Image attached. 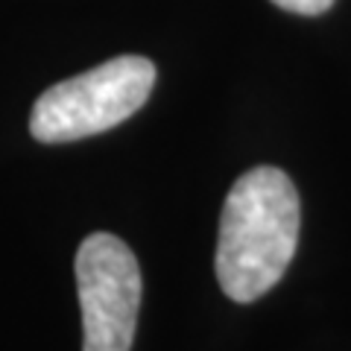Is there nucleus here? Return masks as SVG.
I'll return each mask as SVG.
<instances>
[{
    "mask_svg": "<svg viewBox=\"0 0 351 351\" xmlns=\"http://www.w3.org/2000/svg\"><path fill=\"white\" fill-rule=\"evenodd\" d=\"M76 293L82 307V351H129L141 311V267L123 240L88 234L76 252Z\"/></svg>",
    "mask_w": 351,
    "mask_h": 351,
    "instance_id": "obj_3",
    "label": "nucleus"
},
{
    "mask_svg": "<svg viewBox=\"0 0 351 351\" xmlns=\"http://www.w3.org/2000/svg\"><path fill=\"white\" fill-rule=\"evenodd\" d=\"M302 205L290 176L255 167L232 184L219 214L217 281L232 302H255L269 293L299 246Z\"/></svg>",
    "mask_w": 351,
    "mask_h": 351,
    "instance_id": "obj_1",
    "label": "nucleus"
},
{
    "mask_svg": "<svg viewBox=\"0 0 351 351\" xmlns=\"http://www.w3.org/2000/svg\"><path fill=\"white\" fill-rule=\"evenodd\" d=\"M276 6H281L284 12L295 15H322L334 6V0H272Z\"/></svg>",
    "mask_w": 351,
    "mask_h": 351,
    "instance_id": "obj_4",
    "label": "nucleus"
},
{
    "mask_svg": "<svg viewBox=\"0 0 351 351\" xmlns=\"http://www.w3.org/2000/svg\"><path fill=\"white\" fill-rule=\"evenodd\" d=\"M156 85V64L117 56L47 88L29 114V135L41 144H71L114 129L144 108Z\"/></svg>",
    "mask_w": 351,
    "mask_h": 351,
    "instance_id": "obj_2",
    "label": "nucleus"
}]
</instances>
